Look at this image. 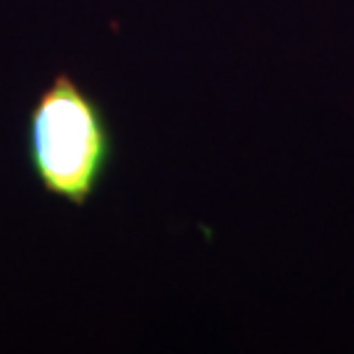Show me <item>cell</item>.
I'll return each instance as SVG.
<instances>
[{
	"label": "cell",
	"instance_id": "6da1fadb",
	"mask_svg": "<svg viewBox=\"0 0 354 354\" xmlns=\"http://www.w3.org/2000/svg\"><path fill=\"white\" fill-rule=\"evenodd\" d=\"M24 150L48 197L87 207L113 171L118 142L105 105L74 74L61 71L26 113Z\"/></svg>",
	"mask_w": 354,
	"mask_h": 354
}]
</instances>
